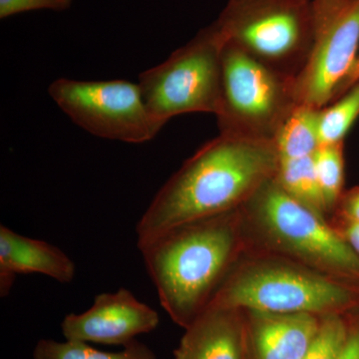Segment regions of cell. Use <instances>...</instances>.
<instances>
[{"instance_id":"obj_1","label":"cell","mask_w":359,"mask_h":359,"mask_svg":"<svg viewBox=\"0 0 359 359\" xmlns=\"http://www.w3.org/2000/svg\"><path fill=\"white\" fill-rule=\"evenodd\" d=\"M275 142L219 133L160 189L136 226L139 245L183 224L237 211L278 166Z\"/></svg>"},{"instance_id":"obj_2","label":"cell","mask_w":359,"mask_h":359,"mask_svg":"<svg viewBox=\"0 0 359 359\" xmlns=\"http://www.w3.org/2000/svg\"><path fill=\"white\" fill-rule=\"evenodd\" d=\"M138 248L161 306L186 330L247 249L240 209L176 226Z\"/></svg>"},{"instance_id":"obj_3","label":"cell","mask_w":359,"mask_h":359,"mask_svg":"<svg viewBox=\"0 0 359 359\" xmlns=\"http://www.w3.org/2000/svg\"><path fill=\"white\" fill-rule=\"evenodd\" d=\"M358 306V285L287 257L245 250L207 308L327 316Z\"/></svg>"},{"instance_id":"obj_4","label":"cell","mask_w":359,"mask_h":359,"mask_svg":"<svg viewBox=\"0 0 359 359\" xmlns=\"http://www.w3.org/2000/svg\"><path fill=\"white\" fill-rule=\"evenodd\" d=\"M247 249L287 257L359 287V257L337 229L275 178L240 209Z\"/></svg>"},{"instance_id":"obj_5","label":"cell","mask_w":359,"mask_h":359,"mask_svg":"<svg viewBox=\"0 0 359 359\" xmlns=\"http://www.w3.org/2000/svg\"><path fill=\"white\" fill-rule=\"evenodd\" d=\"M216 22L224 42L290 78L316 39L313 0H229Z\"/></svg>"},{"instance_id":"obj_6","label":"cell","mask_w":359,"mask_h":359,"mask_svg":"<svg viewBox=\"0 0 359 359\" xmlns=\"http://www.w3.org/2000/svg\"><path fill=\"white\" fill-rule=\"evenodd\" d=\"M294 79L224 42L222 98L216 115L219 133L275 142L299 106Z\"/></svg>"},{"instance_id":"obj_7","label":"cell","mask_w":359,"mask_h":359,"mask_svg":"<svg viewBox=\"0 0 359 359\" xmlns=\"http://www.w3.org/2000/svg\"><path fill=\"white\" fill-rule=\"evenodd\" d=\"M224 45L215 21L164 62L141 73L142 97L158 121L166 125L172 118L187 113L217 115L222 98Z\"/></svg>"},{"instance_id":"obj_8","label":"cell","mask_w":359,"mask_h":359,"mask_svg":"<svg viewBox=\"0 0 359 359\" xmlns=\"http://www.w3.org/2000/svg\"><path fill=\"white\" fill-rule=\"evenodd\" d=\"M48 91L52 100L75 124L100 138L145 143L165 126L149 111L139 85L126 80L59 78Z\"/></svg>"},{"instance_id":"obj_9","label":"cell","mask_w":359,"mask_h":359,"mask_svg":"<svg viewBox=\"0 0 359 359\" xmlns=\"http://www.w3.org/2000/svg\"><path fill=\"white\" fill-rule=\"evenodd\" d=\"M358 47L359 0L316 18L313 49L294 79L297 104L321 109L332 103L355 63Z\"/></svg>"},{"instance_id":"obj_10","label":"cell","mask_w":359,"mask_h":359,"mask_svg":"<svg viewBox=\"0 0 359 359\" xmlns=\"http://www.w3.org/2000/svg\"><path fill=\"white\" fill-rule=\"evenodd\" d=\"M159 323L155 309L137 299L130 290L120 289L96 295L84 313L67 314L61 332L66 340L127 346L137 335L153 332Z\"/></svg>"},{"instance_id":"obj_11","label":"cell","mask_w":359,"mask_h":359,"mask_svg":"<svg viewBox=\"0 0 359 359\" xmlns=\"http://www.w3.org/2000/svg\"><path fill=\"white\" fill-rule=\"evenodd\" d=\"M249 359H302L323 316L244 311Z\"/></svg>"},{"instance_id":"obj_12","label":"cell","mask_w":359,"mask_h":359,"mask_svg":"<svg viewBox=\"0 0 359 359\" xmlns=\"http://www.w3.org/2000/svg\"><path fill=\"white\" fill-rule=\"evenodd\" d=\"M174 359H249L244 311L205 309L186 328Z\"/></svg>"},{"instance_id":"obj_13","label":"cell","mask_w":359,"mask_h":359,"mask_svg":"<svg viewBox=\"0 0 359 359\" xmlns=\"http://www.w3.org/2000/svg\"><path fill=\"white\" fill-rule=\"evenodd\" d=\"M74 262L63 250L44 241L25 237L0 226V294L6 297L16 276L40 273L59 283L74 278Z\"/></svg>"},{"instance_id":"obj_14","label":"cell","mask_w":359,"mask_h":359,"mask_svg":"<svg viewBox=\"0 0 359 359\" xmlns=\"http://www.w3.org/2000/svg\"><path fill=\"white\" fill-rule=\"evenodd\" d=\"M275 179L290 197L327 219L328 212L318 185L313 155L278 160Z\"/></svg>"},{"instance_id":"obj_15","label":"cell","mask_w":359,"mask_h":359,"mask_svg":"<svg viewBox=\"0 0 359 359\" xmlns=\"http://www.w3.org/2000/svg\"><path fill=\"white\" fill-rule=\"evenodd\" d=\"M318 111L299 105L276 135L275 146L278 159L313 156L320 146L318 138Z\"/></svg>"},{"instance_id":"obj_16","label":"cell","mask_w":359,"mask_h":359,"mask_svg":"<svg viewBox=\"0 0 359 359\" xmlns=\"http://www.w3.org/2000/svg\"><path fill=\"white\" fill-rule=\"evenodd\" d=\"M33 359H157V356L138 340L124 346L119 353H106L86 342L40 339L33 351Z\"/></svg>"},{"instance_id":"obj_17","label":"cell","mask_w":359,"mask_h":359,"mask_svg":"<svg viewBox=\"0 0 359 359\" xmlns=\"http://www.w3.org/2000/svg\"><path fill=\"white\" fill-rule=\"evenodd\" d=\"M359 117V81L318 111L320 145L340 143Z\"/></svg>"},{"instance_id":"obj_18","label":"cell","mask_w":359,"mask_h":359,"mask_svg":"<svg viewBox=\"0 0 359 359\" xmlns=\"http://www.w3.org/2000/svg\"><path fill=\"white\" fill-rule=\"evenodd\" d=\"M314 167L328 214L337 210L344 185V142L320 145L313 155Z\"/></svg>"},{"instance_id":"obj_19","label":"cell","mask_w":359,"mask_h":359,"mask_svg":"<svg viewBox=\"0 0 359 359\" xmlns=\"http://www.w3.org/2000/svg\"><path fill=\"white\" fill-rule=\"evenodd\" d=\"M349 330L344 314L323 316L316 339L302 359H340Z\"/></svg>"},{"instance_id":"obj_20","label":"cell","mask_w":359,"mask_h":359,"mask_svg":"<svg viewBox=\"0 0 359 359\" xmlns=\"http://www.w3.org/2000/svg\"><path fill=\"white\" fill-rule=\"evenodd\" d=\"M73 0H0V18L33 11H62L69 8Z\"/></svg>"},{"instance_id":"obj_21","label":"cell","mask_w":359,"mask_h":359,"mask_svg":"<svg viewBox=\"0 0 359 359\" xmlns=\"http://www.w3.org/2000/svg\"><path fill=\"white\" fill-rule=\"evenodd\" d=\"M335 211L342 219L359 223V188L342 195Z\"/></svg>"},{"instance_id":"obj_22","label":"cell","mask_w":359,"mask_h":359,"mask_svg":"<svg viewBox=\"0 0 359 359\" xmlns=\"http://www.w3.org/2000/svg\"><path fill=\"white\" fill-rule=\"evenodd\" d=\"M342 229L335 228L359 257V223L342 219Z\"/></svg>"},{"instance_id":"obj_23","label":"cell","mask_w":359,"mask_h":359,"mask_svg":"<svg viewBox=\"0 0 359 359\" xmlns=\"http://www.w3.org/2000/svg\"><path fill=\"white\" fill-rule=\"evenodd\" d=\"M340 359H359V327L349 330L348 339Z\"/></svg>"},{"instance_id":"obj_24","label":"cell","mask_w":359,"mask_h":359,"mask_svg":"<svg viewBox=\"0 0 359 359\" xmlns=\"http://www.w3.org/2000/svg\"><path fill=\"white\" fill-rule=\"evenodd\" d=\"M359 81V54L358 58H356L355 63H354L353 68L349 71L348 75L344 80V83L339 87V91H337V95H335L334 101L339 98L340 96L344 95V93L353 86L354 84L358 83ZM332 101V102H334Z\"/></svg>"}]
</instances>
